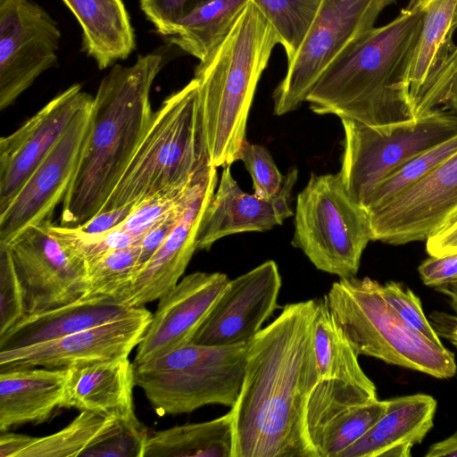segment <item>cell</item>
Returning a JSON list of instances; mask_svg holds the SVG:
<instances>
[{
    "instance_id": "cell-6",
    "label": "cell",
    "mask_w": 457,
    "mask_h": 457,
    "mask_svg": "<svg viewBox=\"0 0 457 457\" xmlns=\"http://www.w3.org/2000/svg\"><path fill=\"white\" fill-rule=\"evenodd\" d=\"M325 298L359 355L437 378L455 375L454 354L405 324L383 296L378 281L368 277L340 278Z\"/></svg>"
},
{
    "instance_id": "cell-18",
    "label": "cell",
    "mask_w": 457,
    "mask_h": 457,
    "mask_svg": "<svg viewBox=\"0 0 457 457\" xmlns=\"http://www.w3.org/2000/svg\"><path fill=\"white\" fill-rule=\"evenodd\" d=\"M216 169L211 165L198 180L175 228L137 271L129 285L112 299L115 303L129 308L144 307L158 300L179 283L197 250L198 229L217 187Z\"/></svg>"
},
{
    "instance_id": "cell-26",
    "label": "cell",
    "mask_w": 457,
    "mask_h": 457,
    "mask_svg": "<svg viewBox=\"0 0 457 457\" xmlns=\"http://www.w3.org/2000/svg\"><path fill=\"white\" fill-rule=\"evenodd\" d=\"M82 30V48L100 70L126 60L136 48L122 0H62Z\"/></svg>"
},
{
    "instance_id": "cell-13",
    "label": "cell",
    "mask_w": 457,
    "mask_h": 457,
    "mask_svg": "<svg viewBox=\"0 0 457 457\" xmlns=\"http://www.w3.org/2000/svg\"><path fill=\"white\" fill-rule=\"evenodd\" d=\"M371 240L424 241L457 220V152L385 205L368 212Z\"/></svg>"
},
{
    "instance_id": "cell-11",
    "label": "cell",
    "mask_w": 457,
    "mask_h": 457,
    "mask_svg": "<svg viewBox=\"0 0 457 457\" xmlns=\"http://www.w3.org/2000/svg\"><path fill=\"white\" fill-rule=\"evenodd\" d=\"M6 245L26 314L71 303L87 288V263L51 231V219L25 228Z\"/></svg>"
},
{
    "instance_id": "cell-37",
    "label": "cell",
    "mask_w": 457,
    "mask_h": 457,
    "mask_svg": "<svg viewBox=\"0 0 457 457\" xmlns=\"http://www.w3.org/2000/svg\"><path fill=\"white\" fill-rule=\"evenodd\" d=\"M193 184L182 190L151 198L135 205L127 219L118 227L141 241L150 229L182 204Z\"/></svg>"
},
{
    "instance_id": "cell-25",
    "label": "cell",
    "mask_w": 457,
    "mask_h": 457,
    "mask_svg": "<svg viewBox=\"0 0 457 457\" xmlns=\"http://www.w3.org/2000/svg\"><path fill=\"white\" fill-rule=\"evenodd\" d=\"M136 309L115 303L112 299L79 298L61 307L26 314L0 335V351L54 340L126 317Z\"/></svg>"
},
{
    "instance_id": "cell-15",
    "label": "cell",
    "mask_w": 457,
    "mask_h": 457,
    "mask_svg": "<svg viewBox=\"0 0 457 457\" xmlns=\"http://www.w3.org/2000/svg\"><path fill=\"white\" fill-rule=\"evenodd\" d=\"M92 102L75 116L9 205L0 212V243H8L29 225L51 219L56 205L62 203L89 128Z\"/></svg>"
},
{
    "instance_id": "cell-21",
    "label": "cell",
    "mask_w": 457,
    "mask_h": 457,
    "mask_svg": "<svg viewBox=\"0 0 457 457\" xmlns=\"http://www.w3.org/2000/svg\"><path fill=\"white\" fill-rule=\"evenodd\" d=\"M297 178L298 170L292 167L279 192L267 199L244 192L233 178L230 165L223 166L217 190L198 229L197 250H209L217 240L228 235L262 232L282 225L293 215L289 202Z\"/></svg>"
},
{
    "instance_id": "cell-12",
    "label": "cell",
    "mask_w": 457,
    "mask_h": 457,
    "mask_svg": "<svg viewBox=\"0 0 457 457\" xmlns=\"http://www.w3.org/2000/svg\"><path fill=\"white\" fill-rule=\"evenodd\" d=\"M57 22L32 0H0V110L58 61Z\"/></svg>"
},
{
    "instance_id": "cell-41",
    "label": "cell",
    "mask_w": 457,
    "mask_h": 457,
    "mask_svg": "<svg viewBox=\"0 0 457 457\" xmlns=\"http://www.w3.org/2000/svg\"><path fill=\"white\" fill-rule=\"evenodd\" d=\"M423 283L428 287H438L457 280V253L445 256H429L419 266Z\"/></svg>"
},
{
    "instance_id": "cell-31",
    "label": "cell",
    "mask_w": 457,
    "mask_h": 457,
    "mask_svg": "<svg viewBox=\"0 0 457 457\" xmlns=\"http://www.w3.org/2000/svg\"><path fill=\"white\" fill-rule=\"evenodd\" d=\"M117 419L81 411L62 429L42 437H33L18 457H77L93 445Z\"/></svg>"
},
{
    "instance_id": "cell-10",
    "label": "cell",
    "mask_w": 457,
    "mask_h": 457,
    "mask_svg": "<svg viewBox=\"0 0 457 457\" xmlns=\"http://www.w3.org/2000/svg\"><path fill=\"white\" fill-rule=\"evenodd\" d=\"M395 0H321L304 38L275 88L274 113L298 109L328 65L352 42L374 28Z\"/></svg>"
},
{
    "instance_id": "cell-39",
    "label": "cell",
    "mask_w": 457,
    "mask_h": 457,
    "mask_svg": "<svg viewBox=\"0 0 457 457\" xmlns=\"http://www.w3.org/2000/svg\"><path fill=\"white\" fill-rule=\"evenodd\" d=\"M25 315L21 283L6 245L0 244V335Z\"/></svg>"
},
{
    "instance_id": "cell-20",
    "label": "cell",
    "mask_w": 457,
    "mask_h": 457,
    "mask_svg": "<svg viewBox=\"0 0 457 457\" xmlns=\"http://www.w3.org/2000/svg\"><path fill=\"white\" fill-rule=\"evenodd\" d=\"M229 280L221 272L197 271L161 296L133 363L161 357L190 343Z\"/></svg>"
},
{
    "instance_id": "cell-45",
    "label": "cell",
    "mask_w": 457,
    "mask_h": 457,
    "mask_svg": "<svg viewBox=\"0 0 457 457\" xmlns=\"http://www.w3.org/2000/svg\"><path fill=\"white\" fill-rule=\"evenodd\" d=\"M34 436L22 434L1 432L0 457H18L30 445Z\"/></svg>"
},
{
    "instance_id": "cell-7",
    "label": "cell",
    "mask_w": 457,
    "mask_h": 457,
    "mask_svg": "<svg viewBox=\"0 0 457 457\" xmlns=\"http://www.w3.org/2000/svg\"><path fill=\"white\" fill-rule=\"evenodd\" d=\"M247 344L188 343L134 364L135 384L161 415L188 413L209 404L233 407L244 380Z\"/></svg>"
},
{
    "instance_id": "cell-27",
    "label": "cell",
    "mask_w": 457,
    "mask_h": 457,
    "mask_svg": "<svg viewBox=\"0 0 457 457\" xmlns=\"http://www.w3.org/2000/svg\"><path fill=\"white\" fill-rule=\"evenodd\" d=\"M423 13L420 34L411 57L407 84L411 100L427 77L456 51L457 0H411Z\"/></svg>"
},
{
    "instance_id": "cell-3",
    "label": "cell",
    "mask_w": 457,
    "mask_h": 457,
    "mask_svg": "<svg viewBox=\"0 0 457 457\" xmlns=\"http://www.w3.org/2000/svg\"><path fill=\"white\" fill-rule=\"evenodd\" d=\"M162 66L163 55L155 51L131 66L115 63L101 80L61 226L79 227L102 210L149 126L150 90Z\"/></svg>"
},
{
    "instance_id": "cell-8",
    "label": "cell",
    "mask_w": 457,
    "mask_h": 457,
    "mask_svg": "<svg viewBox=\"0 0 457 457\" xmlns=\"http://www.w3.org/2000/svg\"><path fill=\"white\" fill-rule=\"evenodd\" d=\"M371 232L368 212L346 191L339 172L312 173L298 194L292 245L316 269L355 277Z\"/></svg>"
},
{
    "instance_id": "cell-40",
    "label": "cell",
    "mask_w": 457,
    "mask_h": 457,
    "mask_svg": "<svg viewBox=\"0 0 457 457\" xmlns=\"http://www.w3.org/2000/svg\"><path fill=\"white\" fill-rule=\"evenodd\" d=\"M206 0H140V9L157 33L169 37L177 21Z\"/></svg>"
},
{
    "instance_id": "cell-47",
    "label": "cell",
    "mask_w": 457,
    "mask_h": 457,
    "mask_svg": "<svg viewBox=\"0 0 457 457\" xmlns=\"http://www.w3.org/2000/svg\"><path fill=\"white\" fill-rule=\"evenodd\" d=\"M436 289L449 298L450 304L457 314V280L440 285Z\"/></svg>"
},
{
    "instance_id": "cell-44",
    "label": "cell",
    "mask_w": 457,
    "mask_h": 457,
    "mask_svg": "<svg viewBox=\"0 0 457 457\" xmlns=\"http://www.w3.org/2000/svg\"><path fill=\"white\" fill-rule=\"evenodd\" d=\"M429 321L438 337L448 340L457 347V314H449L442 312H433L429 315Z\"/></svg>"
},
{
    "instance_id": "cell-16",
    "label": "cell",
    "mask_w": 457,
    "mask_h": 457,
    "mask_svg": "<svg viewBox=\"0 0 457 457\" xmlns=\"http://www.w3.org/2000/svg\"><path fill=\"white\" fill-rule=\"evenodd\" d=\"M280 288L281 276L271 260L230 279L190 343H248L278 307Z\"/></svg>"
},
{
    "instance_id": "cell-9",
    "label": "cell",
    "mask_w": 457,
    "mask_h": 457,
    "mask_svg": "<svg viewBox=\"0 0 457 457\" xmlns=\"http://www.w3.org/2000/svg\"><path fill=\"white\" fill-rule=\"evenodd\" d=\"M344 129L342 182L365 209L377 185L416 155L457 135V114L438 109L416 120L389 129L341 119Z\"/></svg>"
},
{
    "instance_id": "cell-38",
    "label": "cell",
    "mask_w": 457,
    "mask_h": 457,
    "mask_svg": "<svg viewBox=\"0 0 457 457\" xmlns=\"http://www.w3.org/2000/svg\"><path fill=\"white\" fill-rule=\"evenodd\" d=\"M381 292L386 302L409 327L438 345H444L427 319L420 298L408 287L390 281L381 284Z\"/></svg>"
},
{
    "instance_id": "cell-23",
    "label": "cell",
    "mask_w": 457,
    "mask_h": 457,
    "mask_svg": "<svg viewBox=\"0 0 457 457\" xmlns=\"http://www.w3.org/2000/svg\"><path fill=\"white\" fill-rule=\"evenodd\" d=\"M436 399L415 394L388 400L380 419L339 457H410L433 427Z\"/></svg>"
},
{
    "instance_id": "cell-28",
    "label": "cell",
    "mask_w": 457,
    "mask_h": 457,
    "mask_svg": "<svg viewBox=\"0 0 457 457\" xmlns=\"http://www.w3.org/2000/svg\"><path fill=\"white\" fill-rule=\"evenodd\" d=\"M231 411L212 420L150 430L144 457H233Z\"/></svg>"
},
{
    "instance_id": "cell-33",
    "label": "cell",
    "mask_w": 457,
    "mask_h": 457,
    "mask_svg": "<svg viewBox=\"0 0 457 457\" xmlns=\"http://www.w3.org/2000/svg\"><path fill=\"white\" fill-rule=\"evenodd\" d=\"M272 24L287 63L298 51L321 0H252Z\"/></svg>"
},
{
    "instance_id": "cell-46",
    "label": "cell",
    "mask_w": 457,
    "mask_h": 457,
    "mask_svg": "<svg viewBox=\"0 0 457 457\" xmlns=\"http://www.w3.org/2000/svg\"><path fill=\"white\" fill-rule=\"evenodd\" d=\"M457 457V430L449 437L431 445L425 457Z\"/></svg>"
},
{
    "instance_id": "cell-43",
    "label": "cell",
    "mask_w": 457,
    "mask_h": 457,
    "mask_svg": "<svg viewBox=\"0 0 457 457\" xmlns=\"http://www.w3.org/2000/svg\"><path fill=\"white\" fill-rule=\"evenodd\" d=\"M429 256L441 257L457 253V220L426 240Z\"/></svg>"
},
{
    "instance_id": "cell-29",
    "label": "cell",
    "mask_w": 457,
    "mask_h": 457,
    "mask_svg": "<svg viewBox=\"0 0 457 457\" xmlns=\"http://www.w3.org/2000/svg\"><path fill=\"white\" fill-rule=\"evenodd\" d=\"M313 341L319 379H338L377 392L325 297L316 300Z\"/></svg>"
},
{
    "instance_id": "cell-19",
    "label": "cell",
    "mask_w": 457,
    "mask_h": 457,
    "mask_svg": "<svg viewBox=\"0 0 457 457\" xmlns=\"http://www.w3.org/2000/svg\"><path fill=\"white\" fill-rule=\"evenodd\" d=\"M388 400L338 379H319L306 413L310 439L319 457H339L384 414Z\"/></svg>"
},
{
    "instance_id": "cell-32",
    "label": "cell",
    "mask_w": 457,
    "mask_h": 457,
    "mask_svg": "<svg viewBox=\"0 0 457 457\" xmlns=\"http://www.w3.org/2000/svg\"><path fill=\"white\" fill-rule=\"evenodd\" d=\"M140 246L106 253L87 264L84 300L113 299L127 287L137 271Z\"/></svg>"
},
{
    "instance_id": "cell-5",
    "label": "cell",
    "mask_w": 457,
    "mask_h": 457,
    "mask_svg": "<svg viewBox=\"0 0 457 457\" xmlns=\"http://www.w3.org/2000/svg\"><path fill=\"white\" fill-rule=\"evenodd\" d=\"M212 165L192 79L154 112L129 163L101 212L182 190Z\"/></svg>"
},
{
    "instance_id": "cell-34",
    "label": "cell",
    "mask_w": 457,
    "mask_h": 457,
    "mask_svg": "<svg viewBox=\"0 0 457 457\" xmlns=\"http://www.w3.org/2000/svg\"><path fill=\"white\" fill-rule=\"evenodd\" d=\"M456 152L457 135L404 162L377 185L367 203L366 212L385 205Z\"/></svg>"
},
{
    "instance_id": "cell-22",
    "label": "cell",
    "mask_w": 457,
    "mask_h": 457,
    "mask_svg": "<svg viewBox=\"0 0 457 457\" xmlns=\"http://www.w3.org/2000/svg\"><path fill=\"white\" fill-rule=\"evenodd\" d=\"M134 364L129 357L70 368L61 408H75L106 418L133 420Z\"/></svg>"
},
{
    "instance_id": "cell-4",
    "label": "cell",
    "mask_w": 457,
    "mask_h": 457,
    "mask_svg": "<svg viewBox=\"0 0 457 457\" xmlns=\"http://www.w3.org/2000/svg\"><path fill=\"white\" fill-rule=\"evenodd\" d=\"M279 39L249 0L221 43L195 69L205 143L215 168L238 160L257 84Z\"/></svg>"
},
{
    "instance_id": "cell-1",
    "label": "cell",
    "mask_w": 457,
    "mask_h": 457,
    "mask_svg": "<svg viewBox=\"0 0 457 457\" xmlns=\"http://www.w3.org/2000/svg\"><path fill=\"white\" fill-rule=\"evenodd\" d=\"M316 300L286 304L247 344L245 376L230 408L233 457H319L306 413L319 381Z\"/></svg>"
},
{
    "instance_id": "cell-35",
    "label": "cell",
    "mask_w": 457,
    "mask_h": 457,
    "mask_svg": "<svg viewBox=\"0 0 457 457\" xmlns=\"http://www.w3.org/2000/svg\"><path fill=\"white\" fill-rule=\"evenodd\" d=\"M149 431L137 418L117 420L81 456L144 457Z\"/></svg>"
},
{
    "instance_id": "cell-30",
    "label": "cell",
    "mask_w": 457,
    "mask_h": 457,
    "mask_svg": "<svg viewBox=\"0 0 457 457\" xmlns=\"http://www.w3.org/2000/svg\"><path fill=\"white\" fill-rule=\"evenodd\" d=\"M249 0H206L186 12L175 24L171 44L200 61L225 38Z\"/></svg>"
},
{
    "instance_id": "cell-14",
    "label": "cell",
    "mask_w": 457,
    "mask_h": 457,
    "mask_svg": "<svg viewBox=\"0 0 457 457\" xmlns=\"http://www.w3.org/2000/svg\"><path fill=\"white\" fill-rule=\"evenodd\" d=\"M152 315L145 308L138 307L126 317L54 340L0 351V372L29 368L69 369L129 357L142 340Z\"/></svg>"
},
{
    "instance_id": "cell-42",
    "label": "cell",
    "mask_w": 457,
    "mask_h": 457,
    "mask_svg": "<svg viewBox=\"0 0 457 457\" xmlns=\"http://www.w3.org/2000/svg\"><path fill=\"white\" fill-rule=\"evenodd\" d=\"M134 206L126 205L113 210L101 212L88 221L79 227H76L81 233L87 236H97L106 233L121 224Z\"/></svg>"
},
{
    "instance_id": "cell-24",
    "label": "cell",
    "mask_w": 457,
    "mask_h": 457,
    "mask_svg": "<svg viewBox=\"0 0 457 457\" xmlns=\"http://www.w3.org/2000/svg\"><path fill=\"white\" fill-rule=\"evenodd\" d=\"M69 376L70 368L0 372V432L48 420L61 408Z\"/></svg>"
},
{
    "instance_id": "cell-36",
    "label": "cell",
    "mask_w": 457,
    "mask_h": 457,
    "mask_svg": "<svg viewBox=\"0 0 457 457\" xmlns=\"http://www.w3.org/2000/svg\"><path fill=\"white\" fill-rule=\"evenodd\" d=\"M238 160L244 162L252 178L255 195L269 199L279 192L285 177L264 146L245 140L239 151Z\"/></svg>"
},
{
    "instance_id": "cell-2",
    "label": "cell",
    "mask_w": 457,
    "mask_h": 457,
    "mask_svg": "<svg viewBox=\"0 0 457 457\" xmlns=\"http://www.w3.org/2000/svg\"><path fill=\"white\" fill-rule=\"evenodd\" d=\"M422 22L409 2L393 21L348 45L307 96L310 109L380 129L415 120L407 77Z\"/></svg>"
},
{
    "instance_id": "cell-17",
    "label": "cell",
    "mask_w": 457,
    "mask_h": 457,
    "mask_svg": "<svg viewBox=\"0 0 457 457\" xmlns=\"http://www.w3.org/2000/svg\"><path fill=\"white\" fill-rule=\"evenodd\" d=\"M93 97L73 84L55 96L18 129L0 139V212Z\"/></svg>"
}]
</instances>
